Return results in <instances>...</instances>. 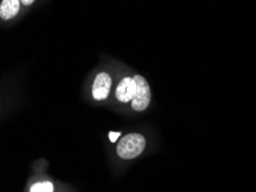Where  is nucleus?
Listing matches in <instances>:
<instances>
[{"label": "nucleus", "mask_w": 256, "mask_h": 192, "mask_svg": "<svg viewBox=\"0 0 256 192\" xmlns=\"http://www.w3.org/2000/svg\"><path fill=\"white\" fill-rule=\"evenodd\" d=\"M20 1L26 6H29V5H32V3L35 1V0H20Z\"/></svg>", "instance_id": "6e6552de"}, {"label": "nucleus", "mask_w": 256, "mask_h": 192, "mask_svg": "<svg viewBox=\"0 0 256 192\" xmlns=\"http://www.w3.org/2000/svg\"><path fill=\"white\" fill-rule=\"evenodd\" d=\"M135 93V82L133 77H124L116 89V98L120 103L127 104L132 101Z\"/></svg>", "instance_id": "20e7f679"}, {"label": "nucleus", "mask_w": 256, "mask_h": 192, "mask_svg": "<svg viewBox=\"0 0 256 192\" xmlns=\"http://www.w3.org/2000/svg\"><path fill=\"white\" fill-rule=\"evenodd\" d=\"M135 82V93L132 99V107L135 112L146 111L152 101V90L149 83L141 75H135L133 77Z\"/></svg>", "instance_id": "f03ea898"}, {"label": "nucleus", "mask_w": 256, "mask_h": 192, "mask_svg": "<svg viewBox=\"0 0 256 192\" xmlns=\"http://www.w3.org/2000/svg\"><path fill=\"white\" fill-rule=\"evenodd\" d=\"M20 0H2L0 2V17L6 21L15 17L20 12Z\"/></svg>", "instance_id": "39448f33"}, {"label": "nucleus", "mask_w": 256, "mask_h": 192, "mask_svg": "<svg viewBox=\"0 0 256 192\" xmlns=\"http://www.w3.org/2000/svg\"><path fill=\"white\" fill-rule=\"evenodd\" d=\"M30 192H54V184L48 182V181H45V182H37L32 187Z\"/></svg>", "instance_id": "423d86ee"}, {"label": "nucleus", "mask_w": 256, "mask_h": 192, "mask_svg": "<svg viewBox=\"0 0 256 192\" xmlns=\"http://www.w3.org/2000/svg\"><path fill=\"white\" fill-rule=\"evenodd\" d=\"M112 78L106 71H100L92 83V97L95 100H105L110 96Z\"/></svg>", "instance_id": "7ed1b4c3"}, {"label": "nucleus", "mask_w": 256, "mask_h": 192, "mask_svg": "<svg viewBox=\"0 0 256 192\" xmlns=\"http://www.w3.org/2000/svg\"><path fill=\"white\" fill-rule=\"evenodd\" d=\"M119 136H120V133H110V135H108V137H110L112 142H116V138H118Z\"/></svg>", "instance_id": "0eeeda50"}, {"label": "nucleus", "mask_w": 256, "mask_h": 192, "mask_svg": "<svg viewBox=\"0 0 256 192\" xmlns=\"http://www.w3.org/2000/svg\"><path fill=\"white\" fill-rule=\"evenodd\" d=\"M146 141L143 135L133 133L120 139L116 145V153L124 160H130L140 156L146 149Z\"/></svg>", "instance_id": "f257e3e1"}]
</instances>
